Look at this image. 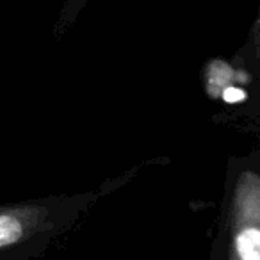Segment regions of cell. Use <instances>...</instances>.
Instances as JSON below:
<instances>
[{"mask_svg":"<svg viewBox=\"0 0 260 260\" xmlns=\"http://www.w3.org/2000/svg\"><path fill=\"white\" fill-rule=\"evenodd\" d=\"M132 175L134 171L109 182L107 187L100 191L70 196H48V198L0 205V251L61 232L70 223H73L82 210L96 202L105 191L118 187Z\"/></svg>","mask_w":260,"mask_h":260,"instance_id":"obj_1","label":"cell"},{"mask_svg":"<svg viewBox=\"0 0 260 260\" xmlns=\"http://www.w3.org/2000/svg\"><path fill=\"white\" fill-rule=\"evenodd\" d=\"M228 260H260V170L251 155L230 160Z\"/></svg>","mask_w":260,"mask_h":260,"instance_id":"obj_2","label":"cell"},{"mask_svg":"<svg viewBox=\"0 0 260 260\" xmlns=\"http://www.w3.org/2000/svg\"><path fill=\"white\" fill-rule=\"evenodd\" d=\"M89 2L91 0H66L61 9V15H59L57 22H55V38H61L77 22L79 15L84 11V8Z\"/></svg>","mask_w":260,"mask_h":260,"instance_id":"obj_3","label":"cell"},{"mask_svg":"<svg viewBox=\"0 0 260 260\" xmlns=\"http://www.w3.org/2000/svg\"><path fill=\"white\" fill-rule=\"evenodd\" d=\"M248 54L251 55L255 61H260V6H258V11H256L255 22H253L251 29H249Z\"/></svg>","mask_w":260,"mask_h":260,"instance_id":"obj_4","label":"cell"}]
</instances>
